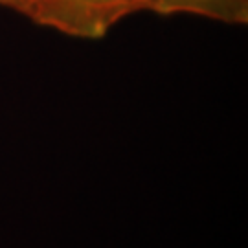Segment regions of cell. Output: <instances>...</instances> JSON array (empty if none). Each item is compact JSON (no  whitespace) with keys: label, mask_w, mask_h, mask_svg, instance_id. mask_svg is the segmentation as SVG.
Listing matches in <instances>:
<instances>
[{"label":"cell","mask_w":248,"mask_h":248,"mask_svg":"<svg viewBox=\"0 0 248 248\" xmlns=\"http://www.w3.org/2000/svg\"><path fill=\"white\" fill-rule=\"evenodd\" d=\"M33 24L74 39H101L125 17L133 0H13L11 8Z\"/></svg>","instance_id":"cell-1"},{"label":"cell","mask_w":248,"mask_h":248,"mask_svg":"<svg viewBox=\"0 0 248 248\" xmlns=\"http://www.w3.org/2000/svg\"><path fill=\"white\" fill-rule=\"evenodd\" d=\"M133 9L134 13L195 15L228 24H245L248 20V0H133Z\"/></svg>","instance_id":"cell-2"},{"label":"cell","mask_w":248,"mask_h":248,"mask_svg":"<svg viewBox=\"0 0 248 248\" xmlns=\"http://www.w3.org/2000/svg\"><path fill=\"white\" fill-rule=\"evenodd\" d=\"M11 4H13V0H0V6H4V8H11Z\"/></svg>","instance_id":"cell-3"}]
</instances>
